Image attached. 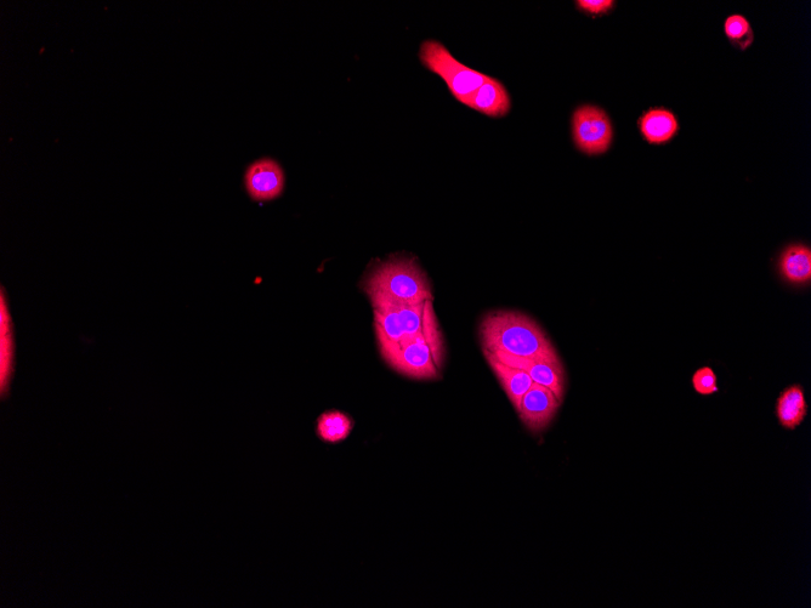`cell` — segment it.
<instances>
[{
  "label": "cell",
  "instance_id": "1",
  "mask_svg": "<svg viewBox=\"0 0 811 608\" xmlns=\"http://www.w3.org/2000/svg\"><path fill=\"white\" fill-rule=\"evenodd\" d=\"M482 350L523 359L558 356L547 334L529 316L515 311H495L482 318Z\"/></svg>",
  "mask_w": 811,
  "mask_h": 608
},
{
  "label": "cell",
  "instance_id": "2",
  "mask_svg": "<svg viewBox=\"0 0 811 608\" xmlns=\"http://www.w3.org/2000/svg\"><path fill=\"white\" fill-rule=\"evenodd\" d=\"M362 289L367 295L383 294L406 305L434 299L427 274L414 258L393 257L374 266Z\"/></svg>",
  "mask_w": 811,
  "mask_h": 608
},
{
  "label": "cell",
  "instance_id": "3",
  "mask_svg": "<svg viewBox=\"0 0 811 608\" xmlns=\"http://www.w3.org/2000/svg\"><path fill=\"white\" fill-rule=\"evenodd\" d=\"M368 298L374 310V328L381 354L416 338L423 332L427 303L401 304L383 294H370Z\"/></svg>",
  "mask_w": 811,
  "mask_h": 608
},
{
  "label": "cell",
  "instance_id": "4",
  "mask_svg": "<svg viewBox=\"0 0 811 608\" xmlns=\"http://www.w3.org/2000/svg\"><path fill=\"white\" fill-rule=\"evenodd\" d=\"M419 59L425 68L442 79L453 98L467 106L468 101L490 76L462 64L438 41H425L419 51Z\"/></svg>",
  "mask_w": 811,
  "mask_h": 608
},
{
  "label": "cell",
  "instance_id": "5",
  "mask_svg": "<svg viewBox=\"0 0 811 608\" xmlns=\"http://www.w3.org/2000/svg\"><path fill=\"white\" fill-rule=\"evenodd\" d=\"M571 123L572 139L578 151L587 156H600L610 150L614 127L604 109L594 105L577 107Z\"/></svg>",
  "mask_w": 811,
  "mask_h": 608
},
{
  "label": "cell",
  "instance_id": "6",
  "mask_svg": "<svg viewBox=\"0 0 811 608\" xmlns=\"http://www.w3.org/2000/svg\"><path fill=\"white\" fill-rule=\"evenodd\" d=\"M382 357L394 371L408 378L428 380L440 377V368L425 338L424 328L416 338L384 352Z\"/></svg>",
  "mask_w": 811,
  "mask_h": 608
},
{
  "label": "cell",
  "instance_id": "7",
  "mask_svg": "<svg viewBox=\"0 0 811 608\" xmlns=\"http://www.w3.org/2000/svg\"><path fill=\"white\" fill-rule=\"evenodd\" d=\"M495 355V354H493ZM497 359L510 367L523 369L530 375L533 383L542 385L554 392L559 401H563L565 392V371L559 356L542 357V359H523L507 354L495 355Z\"/></svg>",
  "mask_w": 811,
  "mask_h": 608
},
{
  "label": "cell",
  "instance_id": "8",
  "mask_svg": "<svg viewBox=\"0 0 811 608\" xmlns=\"http://www.w3.org/2000/svg\"><path fill=\"white\" fill-rule=\"evenodd\" d=\"M285 173L272 158H262L247 168L245 184L248 195L253 201H274L285 190Z\"/></svg>",
  "mask_w": 811,
  "mask_h": 608
},
{
  "label": "cell",
  "instance_id": "9",
  "mask_svg": "<svg viewBox=\"0 0 811 608\" xmlns=\"http://www.w3.org/2000/svg\"><path fill=\"white\" fill-rule=\"evenodd\" d=\"M561 405L554 392L533 383L520 403L519 416L527 429L540 433L552 422Z\"/></svg>",
  "mask_w": 811,
  "mask_h": 608
},
{
  "label": "cell",
  "instance_id": "10",
  "mask_svg": "<svg viewBox=\"0 0 811 608\" xmlns=\"http://www.w3.org/2000/svg\"><path fill=\"white\" fill-rule=\"evenodd\" d=\"M638 128L644 140L650 145H666L679 133L680 125L676 115L665 107H652L638 119Z\"/></svg>",
  "mask_w": 811,
  "mask_h": 608
},
{
  "label": "cell",
  "instance_id": "11",
  "mask_svg": "<svg viewBox=\"0 0 811 608\" xmlns=\"http://www.w3.org/2000/svg\"><path fill=\"white\" fill-rule=\"evenodd\" d=\"M467 106L482 115L499 118L508 115L512 109V101L506 87L497 79L490 78L476 90Z\"/></svg>",
  "mask_w": 811,
  "mask_h": 608
},
{
  "label": "cell",
  "instance_id": "12",
  "mask_svg": "<svg viewBox=\"0 0 811 608\" xmlns=\"http://www.w3.org/2000/svg\"><path fill=\"white\" fill-rule=\"evenodd\" d=\"M779 274L793 286H805L811 280V249L807 244H791L780 254Z\"/></svg>",
  "mask_w": 811,
  "mask_h": 608
},
{
  "label": "cell",
  "instance_id": "13",
  "mask_svg": "<svg viewBox=\"0 0 811 608\" xmlns=\"http://www.w3.org/2000/svg\"><path fill=\"white\" fill-rule=\"evenodd\" d=\"M482 351H484L487 363H489L493 373L496 374L503 390L506 391L508 399L512 402L515 411L519 412L521 400H523L526 392L529 391L533 385V380L530 375L523 371V369L504 365V363L499 361L491 352Z\"/></svg>",
  "mask_w": 811,
  "mask_h": 608
},
{
  "label": "cell",
  "instance_id": "14",
  "mask_svg": "<svg viewBox=\"0 0 811 608\" xmlns=\"http://www.w3.org/2000/svg\"><path fill=\"white\" fill-rule=\"evenodd\" d=\"M807 414L808 405L801 385L788 386L781 392L778 403H776V416H778L781 426L788 430H795L804 422Z\"/></svg>",
  "mask_w": 811,
  "mask_h": 608
},
{
  "label": "cell",
  "instance_id": "15",
  "mask_svg": "<svg viewBox=\"0 0 811 608\" xmlns=\"http://www.w3.org/2000/svg\"><path fill=\"white\" fill-rule=\"evenodd\" d=\"M354 419L342 411H326L317 418L316 434L319 439L330 445H337L348 439L354 429Z\"/></svg>",
  "mask_w": 811,
  "mask_h": 608
},
{
  "label": "cell",
  "instance_id": "16",
  "mask_svg": "<svg viewBox=\"0 0 811 608\" xmlns=\"http://www.w3.org/2000/svg\"><path fill=\"white\" fill-rule=\"evenodd\" d=\"M15 344L13 326L0 327V389L7 394L14 373Z\"/></svg>",
  "mask_w": 811,
  "mask_h": 608
},
{
  "label": "cell",
  "instance_id": "17",
  "mask_svg": "<svg viewBox=\"0 0 811 608\" xmlns=\"http://www.w3.org/2000/svg\"><path fill=\"white\" fill-rule=\"evenodd\" d=\"M724 33L734 48L745 51L752 47L754 32L745 16L735 14L724 21Z\"/></svg>",
  "mask_w": 811,
  "mask_h": 608
},
{
  "label": "cell",
  "instance_id": "18",
  "mask_svg": "<svg viewBox=\"0 0 811 608\" xmlns=\"http://www.w3.org/2000/svg\"><path fill=\"white\" fill-rule=\"evenodd\" d=\"M693 386L697 394L710 396L719 391L718 378L711 367L697 369L693 375Z\"/></svg>",
  "mask_w": 811,
  "mask_h": 608
},
{
  "label": "cell",
  "instance_id": "19",
  "mask_svg": "<svg viewBox=\"0 0 811 608\" xmlns=\"http://www.w3.org/2000/svg\"><path fill=\"white\" fill-rule=\"evenodd\" d=\"M614 0H578L576 7L581 13L589 16L609 15L614 10Z\"/></svg>",
  "mask_w": 811,
  "mask_h": 608
}]
</instances>
